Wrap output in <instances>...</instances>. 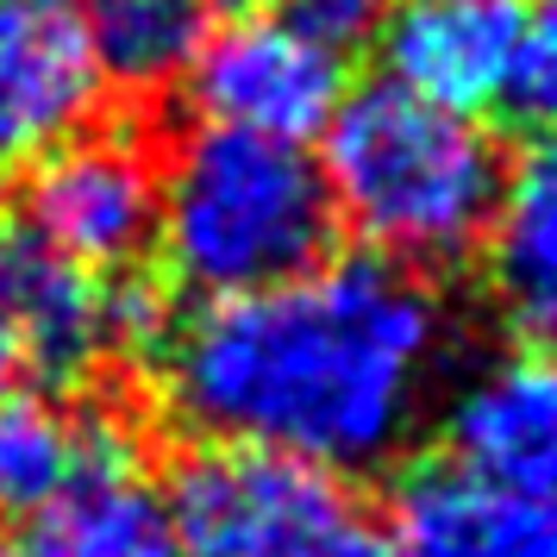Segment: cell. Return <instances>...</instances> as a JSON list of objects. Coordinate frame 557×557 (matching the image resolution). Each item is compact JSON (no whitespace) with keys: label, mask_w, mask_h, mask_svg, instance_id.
I'll use <instances>...</instances> for the list:
<instances>
[{"label":"cell","mask_w":557,"mask_h":557,"mask_svg":"<svg viewBox=\"0 0 557 557\" xmlns=\"http://www.w3.org/2000/svg\"><path fill=\"white\" fill-rule=\"evenodd\" d=\"M451 357V320L426 276L338 257L301 276L207 301L163 338V401L213 445H251L376 470L401 451Z\"/></svg>","instance_id":"1"},{"label":"cell","mask_w":557,"mask_h":557,"mask_svg":"<svg viewBox=\"0 0 557 557\" xmlns=\"http://www.w3.org/2000/svg\"><path fill=\"white\" fill-rule=\"evenodd\" d=\"M320 138L332 220L363 238V257L445 276L482 251L507 170L482 120L438 113L395 82H363L338 101Z\"/></svg>","instance_id":"2"},{"label":"cell","mask_w":557,"mask_h":557,"mask_svg":"<svg viewBox=\"0 0 557 557\" xmlns=\"http://www.w3.org/2000/svg\"><path fill=\"white\" fill-rule=\"evenodd\" d=\"M332 201L301 145L195 126L157 170L151 245L176 288L232 301L313 270L332 245Z\"/></svg>","instance_id":"3"},{"label":"cell","mask_w":557,"mask_h":557,"mask_svg":"<svg viewBox=\"0 0 557 557\" xmlns=\"http://www.w3.org/2000/svg\"><path fill=\"white\" fill-rule=\"evenodd\" d=\"M170 527L182 557H376L388 539L370 527L345 476L282 451L207 445L170 482Z\"/></svg>","instance_id":"4"},{"label":"cell","mask_w":557,"mask_h":557,"mask_svg":"<svg viewBox=\"0 0 557 557\" xmlns=\"http://www.w3.org/2000/svg\"><path fill=\"white\" fill-rule=\"evenodd\" d=\"M151 326L157 301L138 282L88 276L0 213V388L26 370L51 388L88 382Z\"/></svg>","instance_id":"5"},{"label":"cell","mask_w":557,"mask_h":557,"mask_svg":"<svg viewBox=\"0 0 557 557\" xmlns=\"http://www.w3.org/2000/svg\"><path fill=\"white\" fill-rule=\"evenodd\" d=\"M13 220L88 276H126L157 232V157L126 132H76L26 170Z\"/></svg>","instance_id":"6"},{"label":"cell","mask_w":557,"mask_h":557,"mask_svg":"<svg viewBox=\"0 0 557 557\" xmlns=\"http://www.w3.org/2000/svg\"><path fill=\"white\" fill-rule=\"evenodd\" d=\"M188 101L201 126L307 145L345 101V57L320 51L282 13H238L232 26L207 32L188 70Z\"/></svg>","instance_id":"7"},{"label":"cell","mask_w":557,"mask_h":557,"mask_svg":"<svg viewBox=\"0 0 557 557\" xmlns=\"http://www.w3.org/2000/svg\"><path fill=\"white\" fill-rule=\"evenodd\" d=\"M445 463L557 502V357L507 351L476 363L445 401Z\"/></svg>","instance_id":"8"},{"label":"cell","mask_w":557,"mask_h":557,"mask_svg":"<svg viewBox=\"0 0 557 557\" xmlns=\"http://www.w3.org/2000/svg\"><path fill=\"white\" fill-rule=\"evenodd\" d=\"M95 95L101 82L88 70L76 20H63V7L0 0V176H20L76 138Z\"/></svg>","instance_id":"9"},{"label":"cell","mask_w":557,"mask_h":557,"mask_svg":"<svg viewBox=\"0 0 557 557\" xmlns=\"http://www.w3.org/2000/svg\"><path fill=\"white\" fill-rule=\"evenodd\" d=\"M388 557H557V502L420 463L395 482Z\"/></svg>","instance_id":"10"},{"label":"cell","mask_w":557,"mask_h":557,"mask_svg":"<svg viewBox=\"0 0 557 557\" xmlns=\"http://www.w3.org/2000/svg\"><path fill=\"white\" fill-rule=\"evenodd\" d=\"M382 63L401 95L476 120L502 101L507 63H513V7H463V0H413L388 13Z\"/></svg>","instance_id":"11"},{"label":"cell","mask_w":557,"mask_h":557,"mask_svg":"<svg viewBox=\"0 0 557 557\" xmlns=\"http://www.w3.org/2000/svg\"><path fill=\"white\" fill-rule=\"evenodd\" d=\"M7 557H182V545L163 488L138 470L126 432H113L57 502L26 513Z\"/></svg>","instance_id":"12"},{"label":"cell","mask_w":557,"mask_h":557,"mask_svg":"<svg viewBox=\"0 0 557 557\" xmlns=\"http://www.w3.org/2000/svg\"><path fill=\"white\" fill-rule=\"evenodd\" d=\"M482 245L502 307L527 332L557 338V132H539L502 170V201Z\"/></svg>","instance_id":"13"},{"label":"cell","mask_w":557,"mask_h":557,"mask_svg":"<svg viewBox=\"0 0 557 557\" xmlns=\"http://www.w3.org/2000/svg\"><path fill=\"white\" fill-rule=\"evenodd\" d=\"M213 32V0H82L76 38L95 82L120 95H170Z\"/></svg>","instance_id":"14"},{"label":"cell","mask_w":557,"mask_h":557,"mask_svg":"<svg viewBox=\"0 0 557 557\" xmlns=\"http://www.w3.org/2000/svg\"><path fill=\"white\" fill-rule=\"evenodd\" d=\"M120 426L82 420L45 388H0V507L38 513L95 463Z\"/></svg>","instance_id":"15"},{"label":"cell","mask_w":557,"mask_h":557,"mask_svg":"<svg viewBox=\"0 0 557 557\" xmlns=\"http://www.w3.org/2000/svg\"><path fill=\"white\" fill-rule=\"evenodd\" d=\"M502 101L532 132H557V0H532L513 13V63Z\"/></svg>","instance_id":"16"},{"label":"cell","mask_w":557,"mask_h":557,"mask_svg":"<svg viewBox=\"0 0 557 557\" xmlns=\"http://www.w3.org/2000/svg\"><path fill=\"white\" fill-rule=\"evenodd\" d=\"M388 13L395 0H282V20L332 57H351L357 45H370L388 26Z\"/></svg>","instance_id":"17"},{"label":"cell","mask_w":557,"mask_h":557,"mask_svg":"<svg viewBox=\"0 0 557 557\" xmlns=\"http://www.w3.org/2000/svg\"><path fill=\"white\" fill-rule=\"evenodd\" d=\"M213 7H238V13H263L270 0H213Z\"/></svg>","instance_id":"18"},{"label":"cell","mask_w":557,"mask_h":557,"mask_svg":"<svg viewBox=\"0 0 557 557\" xmlns=\"http://www.w3.org/2000/svg\"><path fill=\"white\" fill-rule=\"evenodd\" d=\"M463 7H513V0H463Z\"/></svg>","instance_id":"19"},{"label":"cell","mask_w":557,"mask_h":557,"mask_svg":"<svg viewBox=\"0 0 557 557\" xmlns=\"http://www.w3.org/2000/svg\"><path fill=\"white\" fill-rule=\"evenodd\" d=\"M26 7H63V0H26Z\"/></svg>","instance_id":"20"},{"label":"cell","mask_w":557,"mask_h":557,"mask_svg":"<svg viewBox=\"0 0 557 557\" xmlns=\"http://www.w3.org/2000/svg\"><path fill=\"white\" fill-rule=\"evenodd\" d=\"M376 557H388V552H376Z\"/></svg>","instance_id":"21"}]
</instances>
